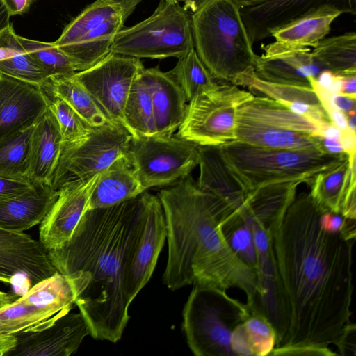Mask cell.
Segmentation results:
<instances>
[{
    "label": "cell",
    "instance_id": "obj_1",
    "mask_svg": "<svg viewBox=\"0 0 356 356\" xmlns=\"http://www.w3.org/2000/svg\"><path fill=\"white\" fill-rule=\"evenodd\" d=\"M322 209L309 193L296 195L273 238V251L289 314L278 347L327 348L350 322L355 240L324 229Z\"/></svg>",
    "mask_w": 356,
    "mask_h": 356
},
{
    "label": "cell",
    "instance_id": "obj_2",
    "mask_svg": "<svg viewBox=\"0 0 356 356\" xmlns=\"http://www.w3.org/2000/svg\"><path fill=\"white\" fill-rule=\"evenodd\" d=\"M149 193L124 202L87 209L70 238L48 250L56 270L90 275L76 306L95 339L118 341L129 319L127 275L141 236Z\"/></svg>",
    "mask_w": 356,
    "mask_h": 356
},
{
    "label": "cell",
    "instance_id": "obj_3",
    "mask_svg": "<svg viewBox=\"0 0 356 356\" xmlns=\"http://www.w3.org/2000/svg\"><path fill=\"white\" fill-rule=\"evenodd\" d=\"M162 205L168 242L165 285L177 290L202 285L227 290L238 288L252 304L257 272L233 252L221 224L233 210L225 202L200 188L191 174L158 193Z\"/></svg>",
    "mask_w": 356,
    "mask_h": 356
},
{
    "label": "cell",
    "instance_id": "obj_4",
    "mask_svg": "<svg viewBox=\"0 0 356 356\" xmlns=\"http://www.w3.org/2000/svg\"><path fill=\"white\" fill-rule=\"evenodd\" d=\"M194 48L212 76L248 87L257 54L234 0H207L191 15Z\"/></svg>",
    "mask_w": 356,
    "mask_h": 356
},
{
    "label": "cell",
    "instance_id": "obj_5",
    "mask_svg": "<svg viewBox=\"0 0 356 356\" xmlns=\"http://www.w3.org/2000/svg\"><path fill=\"white\" fill-rule=\"evenodd\" d=\"M248 306L226 290L193 285L184 307L183 330L195 356L233 355L232 343L244 330Z\"/></svg>",
    "mask_w": 356,
    "mask_h": 356
},
{
    "label": "cell",
    "instance_id": "obj_6",
    "mask_svg": "<svg viewBox=\"0 0 356 356\" xmlns=\"http://www.w3.org/2000/svg\"><path fill=\"white\" fill-rule=\"evenodd\" d=\"M228 165L251 191L271 184L307 183L316 173L344 159L318 149H284L258 147L234 140L219 145Z\"/></svg>",
    "mask_w": 356,
    "mask_h": 356
},
{
    "label": "cell",
    "instance_id": "obj_7",
    "mask_svg": "<svg viewBox=\"0 0 356 356\" xmlns=\"http://www.w3.org/2000/svg\"><path fill=\"white\" fill-rule=\"evenodd\" d=\"M192 49L194 41L191 15L179 3L161 0L146 19L119 31L112 42L113 53L135 58H180Z\"/></svg>",
    "mask_w": 356,
    "mask_h": 356
},
{
    "label": "cell",
    "instance_id": "obj_8",
    "mask_svg": "<svg viewBox=\"0 0 356 356\" xmlns=\"http://www.w3.org/2000/svg\"><path fill=\"white\" fill-rule=\"evenodd\" d=\"M89 280L88 273L77 271L65 275L57 271L34 284L0 309V334H14L40 325L65 309H72Z\"/></svg>",
    "mask_w": 356,
    "mask_h": 356
},
{
    "label": "cell",
    "instance_id": "obj_9",
    "mask_svg": "<svg viewBox=\"0 0 356 356\" xmlns=\"http://www.w3.org/2000/svg\"><path fill=\"white\" fill-rule=\"evenodd\" d=\"M132 138L124 126L108 122L93 127L84 138L63 143L51 186L58 191L71 182L88 181L126 155Z\"/></svg>",
    "mask_w": 356,
    "mask_h": 356
},
{
    "label": "cell",
    "instance_id": "obj_10",
    "mask_svg": "<svg viewBox=\"0 0 356 356\" xmlns=\"http://www.w3.org/2000/svg\"><path fill=\"white\" fill-rule=\"evenodd\" d=\"M253 97L237 86L220 81L216 89L188 102L176 135L198 145H220L236 140V111Z\"/></svg>",
    "mask_w": 356,
    "mask_h": 356
},
{
    "label": "cell",
    "instance_id": "obj_11",
    "mask_svg": "<svg viewBox=\"0 0 356 356\" xmlns=\"http://www.w3.org/2000/svg\"><path fill=\"white\" fill-rule=\"evenodd\" d=\"M127 156L146 191L190 175L198 165V145L177 135L132 138Z\"/></svg>",
    "mask_w": 356,
    "mask_h": 356
},
{
    "label": "cell",
    "instance_id": "obj_12",
    "mask_svg": "<svg viewBox=\"0 0 356 356\" xmlns=\"http://www.w3.org/2000/svg\"><path fill=\"white\" fill-rule=\"evenodd\" d=\"M301 181L271 184L251 191L235 213L252 234L257 261L273 252V238Z\"/></svg>",
    "mask_w": 356,
    "mask_h": 356
},
{
    "label": "cell",
    "instance_id": "obj_13",
    "mask_svg": "<svg viewBox=\"0 0 356 356\" xmlns=\"http://www.w3.org/2000/svg\"><path fill=\"white\" fill-rule=\"evenodd\" d=\"M144 66L138 58L109 52L92 67L74 74L108 119L122 124L131 86Z\"/></svg>",
    "mask_w": 356,
    "mask_h": 356
},
{
    "label": "cell",
    "instance_id": "obj_14",
    "mask_svg": "<svg viewBox=\"0 0 356 356\" xmlns=\"http://www.w3.org/2000/svg\"><path fill=\"white\" fill-rule=\"evenodd\" d=\"M67 309L33 327L14 334L15 347L6 356H69L90 334L83 314Z\"/></svg>",
    "mask_w": 356,
    "mask_h": 356
},
{
    "label": "cell",
    "instance_id": "obj_15",
    "mask_svg": "<svg viewBox=\"0 0 356 356\" xmlns=\"http://www.w3.org/2000/svg\"><path fill=\"white\" fill-rule=\"evenodd\" d=\"M56 272L40 241L0 229V281L15 284L17 278H24L32 286Z\"/></svg>",
    "mask_w": 356,
    "mask_h": 356
},
{
    "label": "cell",
    "instance_id": "obj_16",
    "mask_svg": "<svg viewBox=\"0 0 356 356\" xmlns=\"http://www.w3.org/2000/svg\"><path fill=\"white\" fill-rule=\"evenodd\" d=\"M330 6L342 13L356 14V0H269L240 8L252 44L270 37L276 29L321 7Z\"/></svg>",
    "mask_w": 356,
    "mask_h": 356
},
{
    "label": "cell",
    "instance_id": "obj_17",
    "mask_svg": "<svg viewBox=\"0 0 356 356\" xmlns=\"http://www.w3.org/2000/svg\"><path fill=\"white\" fill-rule=\"evenodd\" d=\"M50 103L41 86L0 73V142L36 124Z\"/></svg>",
    "mask_w": 356,
    "mask_h": 356
},
{
    "label": "cell",
    "instance_id": "obj_18",
    "mask_svg": "<svg viewBox=\"0 0 356 356\" xmlns=\"http://www.w3.org/2000/svg\"><path fill=\"white\" fill-rule=\"evenodd\" d=\"M163 209L157 195L149 193L141 236L132 256L126 278L125 293L131 304L148 282L166 240Z\"/></svg>",
    "mask_w": 356,
    "mask_h": 356
},
{
    "label": "cell",
    "instance_id": "obj_19",
    "mask_svg": "<svg viewBox=\"0 0 356 356\" xmlns=\"http://www.w3.org/2000/svg\"><path fill=\"white\" fill-rule=\"evenodd\" d=\"M98 176L99 174L86 182L67 184L58 191V197L40 227L39 241L47 250L61 246L70 238L88 208Z\"/></svg>",
    "mask_w": 356,
    "mask_h": 356
},
{
    "label": "cell",
    "instance_id": "obj_20",
    "mask_svg": "<svg viewBox=\"0 0 356 356\" xmlns=\"http://www.w3.org/2000/svg\"><path fill=\"white\" fill-rule=\"evenodd\" d=\"M356 154L315 174L307 183L309 192L323 209L356 219Z\"/></svg>",
    "mask_w": 356,
    "mask_h": 356
},
{
    "label": "cell",
    "instance_id": "obj_21",
    "mask_svg": "<svg viewBox=\"0 0 356 356\" xmlns=\"http://www.w3.org/2000/svg\"><path fill=\"white\" fill-rule=\"evenodd\" d=\"M341 14L337 8L323 6L276 29L275 41L262 46L265 56L308 50L326 38L331 24Z\"/></svg>",
    "mask_w": 356,
    "mask_h": 356
},
{
    "label": "cell",
    "instance_id": "obj_22",
    "mask_svg": "<svg viewBox=\"0 0 356 356\" xmlns=\"http://www.w3.org/2000/svg\"><path fill=\"white\" fill-rule=\"evenodd\" d=\"M140 76L149 88L156 136H170L182 123L186 98L178 84L158 67L143 68Z\"/></svg>",
    "mask_w": 356,
    "mask_h": 356
},
{
    "label": "cell",
    "instance_id": "obj_23",
    "mask_svg": "<svg viewBox=\"0 0 356 356\" xmlns=\"http://www.w3.org/2000/svg\"><path fill=\"white\" fill-rule=\"evenodd\" d=\"M236 126L270 131H293L311 136L318 135L316 126L306 118L274 99L255 95L238 108Z\"/></svg>",
    "mask_w": 356,
    "mask_h": 356
},
{
    "label": "cell",
    "instance_id": "obj_24",
    "mask_svg": "<svg viewBox=\"0 0 356 356\" xmlns=\"http://www.w3.org/2000/svg\"><path fill=\"white\" fill-rule=\"evenodd\" d=\"M197 165L200 188L220 198L233 210L243 203L250 191L228 165L219 145H198Z\"/></svg>",
    "mask_w": 356,
    "mask_h": 356
},
{
    "label": "cell",
    "instance_id": "obj_25",
    "mask_svg": "<svg viewBox=\"0 0 356 356\" xmlns=\"http://www.w3.org/2000/svg\"><path fill=\"white\" fill-rule=\"evenodd\" d=\"M58 195L51 186L36 184L24 194L0 198V229L22 233L40 224Z\"/></svg>",
    "mask_w": 356,
    "mask_h": 356
},
{
    "label": "cell",
    "instance_id": "obj_26",
    "mask_svg": "<svg viewBox=\"0 0 356 356\" xmlns=\"http://www.w3.org/2000/svg\"><path fill=\"white\" fill-rule=\"evenodd\" d=\"M62 145L58 122L49 108L33 129L28 175L30 181L51 186Z\"/></svg>",
    "mask_w": 356,
    "mask_h": 356
},
{
    "label": "cell",
    "instance_id": "obj_27",
    "mask_svg": "<svg viewBox=\"0 0 356 356\" xmlns=\"http://www.w3.org/2000/svg\"><path fill=\"white\" fill-rule=\"evenodd\" d=\"M145 191L126 154L99 174L88 209L110 207L134 198Z\"/></svg>",
    "mask_w": 356,
    "mask_h": 356
},
{
    "label": "cell",
    "instance_id": "obj_28",
    "mask_svg": "<svg viewBox=\"0 0 356 356\" xmlns=\"http://www.w3.org/2000/svg\"><path fill=\"white\" fill-rule=\"evenodd\" d=\"M325 70L314 58L311 49L273 56L257 55L255 74L264 81L311 87L309 78Z\"/></svg>",
    "mask_w": 356,
    "mask_h": 356
},
{
    "label": "cell",
    "instance_id": "obj_29",
    "mask_svg": "<svg viewBox=\"0 0 356 356\" xmlns=\"http://www.w3.org/2000/svg\"><path fill=\"white\" fill-rule=\"evenodd\" d=\"M124 22L122 15L107 19L63 51L71 60L76 72L92 67L111 52L113 39L122 29Z\"/></svg>",
    "mask_w": 356,
    "mask_h": 356
},
{
    "label": "cell",
    "instance_id": "obj_30",
    "mask_svg": "<svg viewBox=\"0 0 356 356\" xmlns=\"http://www.w3.org/2000/svg\"><path fill=\"white\" fill-rule=\"evenodd\" d=\"M0 73L42 88L48 80L23 47L12 24L0 33Z\"/></svg>",
    "mask_w": 356,
    "mask_h": 356
},
{
    "label": "cell",
    "instance_id": "obj_31",
    "mask_svg": "<svg viewBox=\"0 0 356 356\" xmlns=\"http://www.w3.org/2000/svg\"><path fill=\"white\" fill-rule=\"evenodd\" d=\"M311 53L324 70L344 76L356 75V33L354 31L325 38Z\"/></svg>",
    "mask_w": 356,
    "mask_h": 356
},
{
    "label": "cell",
    "instance_id": "obj_32",
    "mask_svg": "<svg viewBox=\"0 0 356 356\" xmlns=\"http://www.w3.org/2000/svg\"><path fill=\"white\" fill-rule=\"evenodd\" d=\"M42 88L50 97H58L67 102L92 127L111 122L74 74L49 79Z\"/></svg>",
    "mask_w": 356,
    "mask_h": 356
},
{
    "label": "cell",
    "instance_id": "obj_33",
    "mask_svg": "<svg viewBox=\"0 0 356 356\" xmlns=\"http://www.w3.org/2000/svg\"><path fill=\"white\" fill-rule=\"evenodd\" d=\"M140 73L131 86L122 113V124L133 138L156 136L150 92Z\"/></svg>",
    "mask_w": 356,
    "mask_h": 356
},
{
    "label": "cell",
    "instance_id": "obj_34",
    "mask_svg": "<svg viewBox=\"0 0 356 356\" xmlns=\"http://www.w3.org/2000/svg\"><path fill=\"white\" fill-rule=\"evenodd\" d=\"M167 74L178 84L187 102L196 96L216 89L220 84L192 49L178 58L175 66Z\"/></svg>",
    "mask_w": 356,
    "mask_h": 356
},
{
    "label": "cell",
    "instance_id": "obj_35",
    "mask_svg": "<svg viewBox=\"0 0 356 356\" xmlns=\"http://www.w3.org/2000/svg\"><path fill=\"white\" fill-rule=\"evenodd\" d=\"M35 124L0 142V176L29 180L31 143Z\"/></svg>",
    "mask_w": 356,
    "mask_h": 356
},
{
    "label": "cell",
    "instance_id": "obj_36",
    "mask_svg": "<svg viewBox=\"0 0 356 356\" xmlns=\"http://www.w3.org/2000/svg\"><path fill=\"white\" fill-rule=\"evenodd\" d=\"M235 135L236 140L258 147L321 151L314 136L298 132L270 131L250 127L236 126Z\"/></svg>",
    "mask_w": 356,
    "mask_h": 356
},
{
    "label": "cell",
    "instance_id": "obj_37",
    "mask_svg": "<svg viewBox=\"0 0 356 356\" xmlns=\"http://www.w3.org/2000/svg\"><path fill=\"white\" fill-rule=\"evenodd\" d=\"M118 15H122L116 8L100 0H96L64 28L61 35L54 42L64 51L76 44L93 28Z\"/></svg>",
    "mask_w": 356,
    "mask_h": 356
},
{
    "label": "cell",
    "instance_id": "obj_38",
    "mask_svg": "<svg viewBox=\"0 0 356 356\" xmlns=\"http://www.w3.org/2000/svg\"><path fill=\"white\" fill-rule=\"evenodd\" d=\"M20 40L48 79L73 76L76 72L70 58L55 42H44L21 36Z\"/></svg>",
    "mask_w": 356,
    "mask_h": 356
},
{
    "label": "cell",
    "instance_id": "obj_39",
    "mask_svg": "<svg viewBox=\"0 0 356 356\" xmlns=\"http://www.w3.org/2000/svg\"><path fill=\"white\" fill-rule=\"evenodd\" d=\"M221 229L233 252L257 272V257L252 234L234 211L232 210L224 219Z\"/></svg>",
    "mask_w": 356,
    "mask_h": 356
},
{
    "label": "cell",
    "instance_id": "obj_40",
    "mask_svg": "<svg viewBox=\"0 0 356 356\" xmlns=\"http://www.w3.org/2000/svg\"><path fill=\"white\" fill-rule=\"evenodd\" d=\"M247 88L252 95L266 97L278 102H300L312 105L321 104L312 87L270 82L255 75Z\"/></svg>",
    "mask_w": 356,
    "mask_h": 356
},
{
    "label": "cell",
    "instance_id": "obj_41",
    "mask_svg": "<svg viewBox=\"0 0 356 356\" xmlns=\"http://www.w3.org/2000/svg\"><path fill=\"white\" fill-rule=\"evenodd\" d=\"M49 109L54 115L62 136L63 143L88 136L93 127L60 98L51 97Z\"/></svg>",
    "mask_w": 356,
    "mask_h": 356
},
{
    "label": "cell",
    "instance_id": "obj_42",
    "mask_svg": "<svg viewBox=\"0 0 356 356\" xmlns=\"http://www.w3.org/2000/svg\"><path fill=\"white\" fill-rule=\"evenodd\" d=\"M249 309L250 312L244 321V325L253 355H270L276 346L275 331L264 316Z\"/></svg>",
    "mask_w": 356,
    "mask_h": 356
},
{
    "label": "cell",
    "instance_id": "obj_43",
    "mask_svg": "<svg viewBox=\"0 0 356 356\" xmlns=\"http://www.w3.org/2000/svg\"><path fill=\"white\" fill-rule=\"evenodd\" d=\"M36 184L29 180L10 179L0 176V198L24 194L32 190Z\"/></svg>",
    "mask_w": 356,
    "mask_h": 356
},
{
    "label": "cell",
    "instance_id": "obj_44",
    "mask_svg": "<svg viewBox=\"0 0 356 356\" xmlns=\"http://www.w3.org/2000/svg\"><path fill=\"white\" fill-rule=\"evenodd\" d=\"M270 355H338L329 348H320L307 346H285L275 348Z\"/></svg>",
    "mask_w": 356,
    "mask_h": 356
},
{
    "label": "cell",
    "instance_id": "obj_45",
    "mask_svg": "<svg viewBox=\"0 0 356 356\" xmlns=\"http://www.w3.org/2000/svg\"><path fill=\"white\" fill-rule=\"evenodd\" d=\"M356 327L350 323L345 327L343 332L335 346L343 356H355L356 355Z\"/></svg>",
    "mask_w": 356,
    "mask_h": 356
},
{
    "label": "cell",
    "instance_id": "obj_46",
    "mask_svg": "<svg viewBox=\"0 0 356 356\" xmlns=\"http://www.w3.org/2000/svg\"><path fill=\"white\" fill-rule=\"evenodd\" d=\"M111 6L116 8L125 20L133 13L136 6L142 0H100Z\"/></svg>",
    "mask_w": 356,
    "mask_h": 356
},
{
    "label": "cell",
    "instance_id": "obj_47",
    "mask_svg": "<svg viewBox=\"0 0 356 356\" xmlns=\"http://www.w3.org/2000/svg\"><path fill=\"white\" fill-rule=\"evenodd\" d=\"M314 137L323 152L330 155H337L344 152L339 140L321 136Z\"/></svg>",
    "mask_w": 356,
    "mask_h": 356
},
{
    "label": "cell",
    "instance_id": "obj_48",
    "mask_svg": "<svg viewBox=\"0 0 356 356\" xmlns=\"http://www.w3.org/2000/svg\"><path fill=\"white\" fill-rule=\"evenodd\" d=\"M323 107L325 111L330 122L334 126L339 128L341 131L348 128V117L345 113L334 108L330 105H326Z\"/></svg>",
    "mask_w": 356,
    "mask_h": 356
},
{
    "label": "cell",
    "instance_id": "obj_49",
    "mask_svg": "<svg viewBox=\"0 0 356 356\" xmlns=\"http://www.w3.org/2000/svg\"><path fill=\"white\" fill-rule=\"evenodd\" d=\"M339 141L346 154L349 156L356 154V132L349 128L342 131Z\"/></svg>",
    "mask_w": 356,
    "mask_h": 356
},
{
    "label": "cell",
    "instance_id": "obj_50",
    "mask_svg": "<svg viewBox=\"0 0 356 356\" xmlns=\"http://www.w3.org/2000/svg\"><path fill=\"white\" fill-rule=\"evenodd\" d=\"M11 16L22 15L29 8L33 0H2Z\"/></svg>",
    "mask_w": 356,
    "mask_h": 356
},
{
    "label": "cell",
    "instance_id": "obj_51",
    "mask_svg": "<svg viewBox=\"0 0 356 356\" xmlns=\"http://www.w3.org/2000/svg\"><path fill=\"white\" fill-rule=\"evenodd\" d=\"M343 76V82L341 94L356 98V75Z\"/></svg>",
    "mask_w": 356,
    "mask_h": 356
},
{
    "label": "cell",
    "instance_id": "obj_52",
    "mask_svg": "<svg viewBox=\"0 0 356 356\" xmlns=\"http://www.w3.org/2000/svg\"><path fill=\"white\" fill-rule=\"evenodd\" d=\"M15 343L14 334H0V356H6L15 347Z\"/></svg>",
    "mask_w": 356,
    "mask_h": 356
},
{
    "label": "cell",
    "instance_id": "obj_53",
    "mask_svg": "<svg viewBox=\"0 0 356 356\" xmlns=\"http://www.w3.org/2000/svg\"><path fill=\"white\" fill-rule=\"evenodd\" d=\"M341 133V131L339 128L330 122L319 130L318 136L339 140Z\"/></svg>",
    "mask_w": 356,
    "mask_h": 356
},
{
    "label": "cell",
    "instance_id": "obj_54",
    "mask_svg": "<svg viewBox=\"0 0 356 356\" xmlns=\"http://www.w3.org/2000/svg\"><path fill=\"white\" fill-rule=\"evenodd\" d=\"M170 4H177L184 2V9L191 10L193 13L196 12L207 0H163Z\"/></svg>",
    "mask_w": 356,
    "mask_h": 356
},
{
    "label": "cell",
    "instance_id": "obj_55",
    "mask_svg": "<svg viewBox=\"0 0 356 356\" xmlns=\"http://www.w3.org/2000/svg\"><path fill=\"white\" fill-rule=\"evenodd\" d=\"M335 74L329 70L321 71L316 77L317 84L323 89H328L332 83Z\"/></svg>",
    "mask_w": 356,
    "mask_h": 356
},
{
    "label": "cell",
    "instance_id": "obj_56",
    "mask_svg": "<svg viewBox=\"0 0 356 356\" xmlns=\"http://www.w3.org/2000/svg\"><path fill=\"white\" fill-rule=\"evenodd\" d=\"M10 17L3 1L0 0V33L12 24L10 21Z\"/></svg>",
    "mask_w": 356,
    "mask_h": 356
},
{
    "label": "cell",
    "instance_id": "obj_57",
    "mask_svg": "<svg viewBox=\"0 0 356 356\" xmlns=\"http://www.w3.org/2000/svg\"><path fill=\"white\" fill-rule=\"evenodd\" d=\"M21 296L0 291V309L16 300Z\"/></svg>",
    "mask_w": 356,
    "mask_h": 356
},
{
    "label": "cell",
    "instance_id": "obj_58",
    "mask_svg": "<svg viewBox=\"0 0 356 356\" xmlns=\"http://www.w3.org/2000/svg\"><path fill=\"white\" fill-rule=\"evenodd\" d=\"M240 8L253 6L269 0H234Z\"/></svg>",
    "mask_w": 356,
    "mask_h": 356
},
{
    "label": "cell",
    "instance_id": "obj_59",
    "mask_svg": "<svg viewBox=\"0 0 356 356\" xmlns=\"http://www.w3.org/2000/svg\"><path fill=\"white\" fill-rule=\"evenodd\" d=\"M346 115L348 117V128L351 131L356 132V113H355V111L350 112Z\"/></svg>",
    "mask_w": 356,
    "mask_h": 356
}]
</instances>
